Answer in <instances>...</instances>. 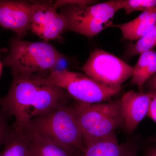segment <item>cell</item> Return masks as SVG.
I'll use <instances>...</instances> for the list:
<instances>
[{
  "label": "cell",
  "instance_id": "6da1fadb",
  "mask_svg": "<svg viewBox=\"0 0 156 156\" xmlns=\"http://www.w3.org/2000/svg\"><path fill=\"white\" fill-rule=\"evenodd\" d=\"M13 76L8 94L0 97V108L8 117H14L12 127L16 130H22L37 117L69 99L63 89L48 83L41 76Z\"/></svg>",
  "mask_w": 156,
  "mask_h": 156
},
{
  "label": "cell",
  "instance_id": "7a4b0ae2",
  "mask_svg": "<svg viewBox=\"0 0 156 156\" xmlns=\"http://www.w3.org/2000/svg\"><path fill=\"white\" fill-rule=\"evenodd\" d=\"M64 55L47 42H30L16 37L9 42V54L3 64L12 76L45 77L55 70Z\"/></svg>",
  "mask_w": 156,
  "mask_h": 156
},
{
  "label": "cell",
  "instance_id": "3957f363",
  "mask_svg": "<svg viewBox=\"0 0 156 156\" xmlns=\"http://www.w3.org/2000/svg\"><path fill=\"white\" fill-rule=\"evenodd\" d=\"M67 103L37 117L28 126L71 152L82 154L85 149L83 135L73 105Z\"/></svg>",
  "mask_w": 156,
  "mask_h": 156
},
{
  "label": "cell",
  "instance_id": "277c9868",
  "mask_svg": "<svg viewBox=\"0 0 156 156\" xmlns=\"http://www.w3.org/2000/svg\"><path fill=\"white\" fill-rule=\"evenodd\" d=\"M73 106L84 147L115 134L124 126L120 100L95 104L77 102Z\"/></svg>",
  "mask_w": 156,
  "mask_h": 156
},
{
  "label": "cell",
  "instance_id": "5b68a950",
  "mask_svg": "<svg viewBox=\"0 0 156 156\" xmlns=\"http://www.w3.org/2000/svg\"><path fill=\"white\" fill-rule=\"evenodd\" d=\"M60 14L67 23L66 31L88 38L94 37L113 26L116 13L121 9L119 0H112L88 6L67 5Z\"/></svg>",
  "mask_w": 156,
  "mask_h": 156
},
{
  "label": "cell",
  "instance_id": "8992f818",
  "mask_svg": "<svg viewBox=\"0 0 156 156\" xmlns=\"http://www.w3.org/2000/svg\"><path fill=\"white\" fill-rule=\"evenodd\" d=\"M42 78L48 83L63 89L70 97L80 103L106 102L117 95L121 89L105 87L85 74L66 69L55 70Z\"/></svg>",
  "mask_w": 156,
  "mask_h": 156
},
{
  "label": "cell",
  "instance_id": "52a82bcc",
  "mask_svg": "<svg viewBox=\"0 0 156 156\" xmlns=\"http://www.w3.org/2000/svg\"><path fill=\"white\" fill-rule=\"evenodd\" d=\"M81 70L105 87L121 89L122 85L131 78L133 67L111 53L97 49L90 53Z\"/></svg>",
  "mask_w": 156,
  "mask_h": 156
},
{
  "label": "cell",
  "instance_id": "ba28073f",
  "mask_svg": "<svg viewBox=\"0 0 156 156\" xmlns=\"http://www.w3.org/2000/svg\"><path fill=\"white\" fill-rule=\"evenodd\" d=\"M33 15L30 30L45 42L57 40L66 31L64 16L51 2H30Z\"/></svg>",
  "mask_w": 156,
  "mask_h": 156
},
{
  "label": "cell",
  "instance_id": "9c48e42d",
  "mask_svg": "<svg viewBox=\"0 0 156 156\" xmlns=\"http://www.w3.org/2000/svg\"><path fill=\"white\" fill-rule=\"evenodd\" d=\"M32 4L22 1L0 0V26L12 30L21 39L30 30Z\"/></svg>",
  "mask_w": 156,
  "mask_h": 156
},
{
  "label": "cell",
  "instance_id": "30bf717a",
  "mask_svg": "<svg viewBox=\"0 0 156 156\" xmlns=\"http://www.w3.org/2000/svg\"><path fill=\"white\" fill-rule=\"evenodd\" d=\"M150 95L148 93L128 91L120 99L124 126L128 132L134 131L147 115Z\"/></svg>",
  "mask_w": 156,
  "mask_h": 156
},
{
  "label": "cell",
  "instance_id": "8fae6325",
  "mask_svg": "<svg viewBox=\"0 0 156 156\" xmlns=\"http://www.w3.org/2000/svg\"><path fill=\"white\" fill-rule=\"evenodd\" d=\"M31 156H77L38 133L30 126L22 130Z\"/></svg>",
  "mask_w": 156,
  "mask_h": 156
},
{
  "label": "cell",
  "instance_id": "7c38bea8",
  "mask_svg": "<svg viewBox=\"0 0 156 156\" xmlns=\"http://www.w3.org/2000/svg\"><path fill=\"white\" fill-rule=\"evenodd\" d=\"M156 22V7L142 12L129 22L115 25L119 29L124 39L138 41L147 33Z\"/></svg>",
  "mask_w": 156,
  "mask_h": 156
},
{
  "label": "cell",
  "instance_id": "4fadbf2b",
  "mask_svg": "<svg viewBox=\"0 0 156 156\" xmlns=\"http://www.w3.org/2000/svg\"><path fill=\"white\" fill-rule=\"evenodd\" d=\"M156 73V50L146 51L140 55L133 67L131 83L141 90L148 80Z\"/></svg>",
  "mask_w": 156,
  "mask_h": 156
},
{
  "label": "cell",
  "instance_id": "5bb4252c",
  "mask_svg": "<svg viewBox=\"0 0 156 156\" xmlns=\"http://www.w3.org/2000/svg\"><path fill=\"white\" fill-rule=\"evenodd\" d=\"M123 148L115 133L85 145L80 156H122Z\"/></svg>",
  "mask_w": 156,
  "mask_h": 156
},
{
  "label": "cell",
  "instance_id": "9a60e30c",
  "mask_svg": "<svg viewBox=\"0 0 156 156\" xmlns=\"http://www.w3.org/2000/svg\"><path fill=\"white\" fill-rule=\"evenodd\" d=\"M0 156H31L27 140L21 131L11 127Z\"/></svg>",
  "mask_w": 156,
  "mask_h": 156
},
{
  "label": "cell",
  "instance_id": "2e32d148",
  "mask_svg": "<svg viewBox=\"0 0 156 156\" xmlns=\"http://www.w3.org/2000/svg\"><path fill=\"white\" fill-rule=\"evenodd\" d=\"M156 47V22L147 33L136 41L135 44L129 46L125 53V57L129 59L146 51L153 50Z\"/></svg>",
  "mask_w": 156,
  "mask_h": 156
},
{
  "label": "cell",
  "instance_id": "e0dca14e",
  "mask_svg": "<svg viewBox=\"0 0 156 156\" xmlns=\"http://www.w3.org/2000/svg\"><path fill=\"white\" fill-rule=\"evenodd\" d=\"M121 9L126 14H129L134 11L142 12L156 7V0H119Z\"/></svg>",
  "mask_w": 156,
  "mask_h": 156
},
{
  "label": "cell",
  "instance_id": "ac0fdd59",
  "mask_svg": "<svg viewBox=\"0 0 156 156\" xmlns=\"http://www.w3.org/2000/svg\"><path fill=\"white\" fill-rule=\"evenodd\" d=\"M8 117L0 108V147L4 144L11 129L7 122Z\"/></svg>",
  "mask_w": 156,
  "mask_h": 156
},
{
  "label": "cell",
  "instance_id": "d6986e66",
  "mask_svg": "<svg viewBox=\"0 0 156 156\" xmlns=\"http://www.w3.org/2000/svg\"><path fill=\"white\" fill-rule=\"evenodd\" d=\"M149 93L150 100L147 115L156 123V91L152 90Z\"/></svg>",
  "mask_w": 156,
  "mask_h": 156
},
{
  "label": "cell",
  "instance_id": "ffe728a7",
  "mask_svg": "<svg viewBox=\"0 0 156 156\" xmlns=\"http://www.w3.org/2000/svg\"><path fill=\"white\" fill-rule=\"evenodd\" d=\"M146 83H147L148 87L156 91V73L151 77Z\"/></svg>",
  "mask_w": 156,
  "mask_h": 156
},
{
  "label": "cell",
  "instance_id": "44dd1931",
  "mask_svg": "<svg viewBox=\"0 0 156 156\" xmlns=\"http://www.w3.org/2000/svg\"><path fill=\"white\" fill-rule=\"evenodd\" d=\"M122 156H137L134 150L124 146Z\"/></svg>",
  "mask_w": 156,
  "mask_h": 156
},
{
  "label": "cell",
  "instance_id": "7402d4cb",
  "mask_svg": "<svg viewBox=\"0 0 156 156\" xmlns=\"http://www.w3.org/2000/svg\"><path fill=\"white\" fill-rule=\"evenodd\" d=\"M147 156H156V147L151 150Z\"/></svg>",
  "mask_w": 156,
  "mask_h": 156
},
{
  "label": "cell",
  "instance_id": "603a6c76",
  "mask_svg": "<svg viewBox=\"0 0 156 156\" xmlns=\"http://www.w3.org/2000/svg\"><path fill=\"white\" fill-rule=\"evenodd\" d=\"M2 65L1 64V62H0V75H1V72H2Z\"/></svg>",
  "mask_w": 156,
  "mask_h": 156
}]
</instances>
